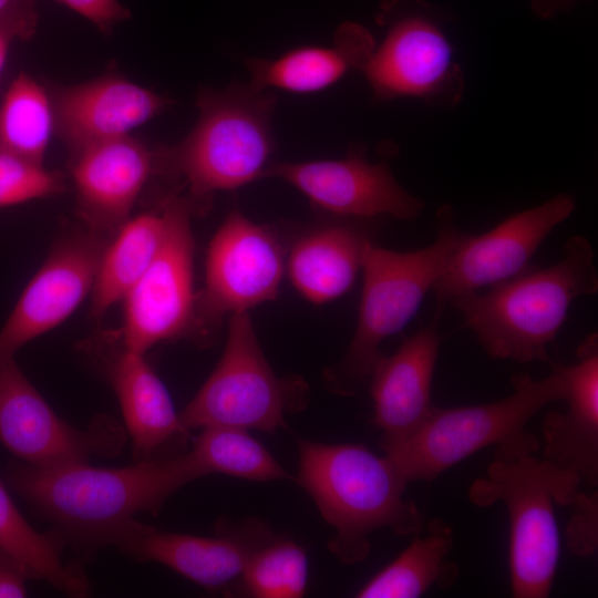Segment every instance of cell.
<instances>
[{
	"label": "cell",
	"instance_id": "cell-31",
	"mask_svg": "<svg viewBox=\"0 0 598 598\" xmlns=\"http://www.w3.org/2000/svg\"><path fill=\"white\" fill-rule=\"evenodd\" d=\"M575 513L566 527L570 551L578 556H590L597 548L598 504L597 493L586 495L579 492L571 504Z\"/></svg>",
	"mask_w": 598,
	"mask_h": 598
},
{
	"label": "cell",
	"instance_id": "cell-3",
	"mask_svg": "<svg viewBox=\"0 0 598 598\" xmlns=\"http://www.w3.org/2000/svg\"><path fill=\"white\" fill-rule=\"evenodd\" d=\"M597 291L594 248L586 237L574 235L554 265L529 268L486 292H470L448 305L491 358L548 363L547 346L558 334L573 301Z\"/></svg>",
	"mask_w": 598,
	"mask_h": 598
},
{
	"label": "cell",
	"instance_id": "cell-6",
	"mask_svg": "<svg viewBox=\"0 0 598 598\" xmlns=\"http://www.w3.org/2000/svg\"><path fill=\"white\" fill-rule=\"evenodd\" d=\"M511 395L484 404L433 406L409 439L383 448L408 483L433 481L451 466L487 446H497L495 460L532 455L538 440L527 422L544 406L565 398L563 379L551 372L537 380L527 373L512 378Z\"/></svg>",
	"mask_w": 598,
	"mask_h": 598
},
{
	"label": "cell",
	"instance_id": "cell-20",
	"mask_svg": "<svg viewBox=\"0 0 598 598\" xmlns=\"http://www.w3.org/2000/svg\"><path fill=\"white\" fill-rule=\"evenodd\" d=\"M564 382L565 411H549L543 424V458L576 477L580 484L598 483V342L591 333L577 349V362L550 360Z\"/></svg>",
	"mask_w": 598,
	"mask_h": 598
},
{
	"label": "cell",
	"instance_id": "cell-16",
	"mask_svg": "<svg viewBox=\"0 0 598 598\" xmlns=\"http://www.w3.org/2000/svg\"><path fill=\"white\" fill-rule=\"evenodd\" d=\"M274 535L258 520L220 525L204 537L161 530L134 520L115 543L123 554L162 564L210 592L228 589L252 554Z\"/></svg>",
	"mask_w": 598,
	"mask_h": 598
},
{
	"label": "cell",
	"instance_id": "cell-22",
	"mask_svg": "<svg viewBox=\"0 0 598 598\" xmlns=\"http://www.w3.org/2000/svg\"><path fill=\"white\" fill-rule=\"evenodd\" d=\"M145 355L121 346L104 359V373L120 403L135 462L168 456L165 451L183 444L188 434Z\"/></svg>",
	"mask_w": 598,
	"mask_h": 598
},
{
	"label": "cell",
	"instance_id": "cell-17",
	"mask_svg": "<svg viewBox=\"0 0 598 598\" xmlns=\"http://www.w3.org/2000/svg\"><path fill=\"white\" fill-rule=\"evenodd\" d=\"M443 309L436 306L432 321L406 338L393 354H381L369 374L372 421L382 434V448L409 439L434 406L431 390Z\"/></svg>",
	"mask_w": 598,
	"mask_h": 598
},
{
	"label": "cell",
	"instance_id": "cell-33",
	"mask_svg": "<svg viewBox=\"0 0 598 598\" xmlns=\"http://www.w3.org/2000/svg\"><path fill=\"white\" fill-rule=\"evenodd\" d=\"M30 577V571L19 559L0 548V598L25 597Z\"/></svg>",
	"mask_w": 598,
	"mask_h": 598
},
{
	"label": "cell",
	"instance_id": "cell-23",
	"mask_svg": "<svg viewBox=\"0 0 598 598\" xmlns=\"http://www.w3.org/2000/svg\"><path fill=\"white\" fill-rule=\"evenodd\" d=\"M374 47L368 29L344 22L330 47H299L274 59L248 58L245 64L249 83L258 90L313 93L333 85L353 69L362 70Z\"/></svg>",
	"mask_w": 598,
	"mask_h": 598
},
{
	"label": "cell",
	"instance_id": "cell-25",
	"mask_svg": "<svg viewBox=\"0 0 598 598\" xmlns=\"http://www.w3.org/2000/svg\"><path fill=\"white\" fill-rule=\"evenodd\" d=\"M453 529L439 518L430 520L424 532L389 565L357 592L359 598H416L434 585L450 587L457 567L446 557L453 548Z\"/></svg>",
	"mask_w": 598,
	"mask_h": 598
},
{
	"label": "cell",
	"instance_id": "cell-18",
	"mask_svg": "<svg viewBox=\"0 0 598 598\" xmlns=\"http://www.w3.org/2000/svg\"><path fill=\"white\" fill-rule=\"evenodd\" d=\"M73 154L76 206L86 229L102 236L116 231L130 218L155 154L131 135L91 143Z\"/></svg>",
	"mask_w": 598,
	"mask_h": 598
},
{
	"label": "cell",
	"instance_id": "cell-8",
	"mask_svg": "<svg viewBox=\"0 0 598 598\" xmlns=\"http://www.w3.org/2000/svg\"><path fill=\"white\" fill-rule=\"evenodd\" d=\"M308 402V384L279 377L257 340L249 312L234 313L223 355L208 379L179 413L189 430L236 426L274 432Z\"/></svg>",
	"mask_w": 598,
	"mask_h": 598
},
{
	"label": "cell",
	"instance_id": "cell-7",
	"mask_svg": "<svg viewBox=\"0 0 598 598\" xmlns=\"http://www.w3.org/2000/svg\"><path fill=\"white\" fill-rule=\"evenodd\" d=\"M579 481L544 458L532 455L495 460L486 476L473 482L476 506L503 502L509 517V570L516 598L549 596L559 560L554 504L571 505Z\"/></svg>",
	"mask_w": 598,
	"mask_h": 598
},
{
	"label": "cell",
	"instance_id": "cell-34",
	"mask_svg": "<svg viewBox=\"0 0 598 598\" xmlns=\"http://www.w3.org/2000/svg\"><path fill=\"white\" fill-rule=\"evenodd\" d=\"M34 0H0V25L16 37L29 35L35 24Z\"/></svg>",
	"mask_w": 598,
	"mask_h": 598
},
{
	"label": "cell",
	"instance_id": "cell-35",
	"mask_svg": "<svg viewBox=\"0 0 598 598\" xmlns=\"http://www.w3.org/2000/svg\"><path fill=\"white\" fill-rule=\"evenodd\" d=\"M577 0H533V10L543 18H550L560 10L567 9Z\"/></svg>",
	"mask_w": 598,
	"mask_h": 598
},
{
	"label": "cell",
	"instance_id": "cell-2",
	"mask_svg": "<svg viewBox=\"0 0 598 598\" xmlns=\"http://www.w3.org/2000/svg\"><path fill=\"white\" fill-rule=\"evenodd\" d=\"M299 471L296 481L313 499L334 535L330 551L342 563L364 560L369 535L390 528L398 535L423 529L416 505L404 498L409 484L394 462L363 444H326L297 439Z\"/></svg>",
	"mask_w": 598,
	"mask_h": 598
},
{
	"label": "cell",
	"instance_id": "cell-12",
	"mask_svg": "<svg viewBox=\"0 0 598 598\" xmlns=\"http://www.w3.org/2000/svg\"><path fill=\"white\" fill-rule=\"evenodd\" d=\"M127 441L125 427L99 416L85 429L60 417L14 358L0 362V442L17 461L32 466L89 462L118 455Z\"/></svg>",
	"mask_w": 598,
	"mask_h": 598
},
{
	"label": "cell",
	"instance_id": "cell-13",
	"mask_svg": "<svg viewBox=\"0 0 598 598\" xmlns=\"http://www.w3.org/2000/svg\"><path fill=\"white\" fill-rule=\"evenodd\" d=\"M569 194L516 213L480 235L464 233L436 280V306L445 308L460 296L492 287L528 270L529 262L548 235L575 210Z\"/></svg>",
	"mask_w": 598,
	"mask_h": 598
},
{
	"label": "cell",
	"instance_id": "cell-14",
	"mask_svg": "<svg viewBox=\"0 0 598 598\" xmlns=\"http://www.w3.org/2000/svg\"><path fill=\"white\" fill-rule=\"evenodd\" d=\"M264 178L290 184L316 209L334 217L412 220L425 208L399 184L385 161L371 163L361 148L340 159L275 162Z\"/></svg>",
	"mask_w": 598,
	"mask_h": 598
},
{
	"label": "cell",
	"instance_id": "cell-30",
	"mask_svg": "<svg viewBox=\"0 0 598 598\" xmlns=\"http://www.w3.org/2000/svg\"><path fill=\"white\" fill-rule=\"evenodd\" d=\"M60 176L38 163L0 147V208L61 192Z\"/></svg>",
	"mask_w": 598,
	"mask_h": 598
},
{
	"label": "cell",
	"instance_id": "cell-24",
	"mask_svg": "<svg viewBox=\"0 0 598 598\" xmlns=\"http://www.w3.org/2000/svg\"><path fill=\"white\" fill-rule=\"evenodd\" d=\"M106 243L91 291L90 313L102 318L123 301L154 259L165 233V214L141 213L125 220Z\"/></svg>",
	"mask_w": 598,
	"mask_h": 598
},
{
	"label": "cell",
	"instance_id": "cell-26",
	"mask_svg": "<svg viewBox=\"0 0 598 598\" xmlns=\"http://www.w3.org/2000/svg\"><path fill=\"white\" fill-rule=\"evenodd\" d=\"M64 547L56 533L33 528L0 483V548L19 559L32 577L69 596L84 597L90 592V582L80 567L64 563Z\"/></svg>",
	"mask_w": 598,
	"mask_h": 598
},
{
	"label": "cell",
	"instance_id": "cell-19",
	"mask_svg": "<svg viewBox=\"0 0 598 598\" xmlns=\"http://www.w3.org/2000/svg\"><path fill=\"white\" fill-rule=\"evenodd\" d=\"M55 131L76 151L130 135L165 111L172 100L117 75L100 76L55 91Z\"/></svg>",
	"mask_w": 598,
	"mask_h": 598
},
{
	"label": "cell",
	"instance_id": "cell-1",
	"mask_svg": "<svg viewBox=\"0 0 598 598\" xmlns=\"http://www.w3.org/2000/svg\"><path fill=\"white\" fill-rule=\"evenodd\" d=\"M204 476L190 452L122 467L14 461L6 472L8 485L83 555L114 546L138 514L156 515L173 494Z\"/></svg>",
	"mask_w": 598,
	"mask_h": 598
},
{
	"label": "cell",
	"instance_id": "cell-15",
	"mask_svg": "<svg viewBox=\"0 0 598 598\" xmlns=\"http://www.w3.org/2000/svg\"><path fill=\"white\" fill-rule=\"evenodd\" d=\"M105 245L104 236L86 229L52 249L0 329V362L61 324L91 295Z\"/></svg>",
	"mask_w": 598,
	"mask_h": 598
},
{
	"label": "cell",
	"instance_id": "cell-21",
	"mask_svg": "<svg viewBox=\"0 0 598 598\" xmlns=\"http://www.w3.org/2000/svg\"><path fill=\"white\" fill-rule=\"evenodd\" d=\"M333 217L303 233L287 260L289 278L308 301L322 305L346 295L362 269L374 243L379 219Z\"/></svg>",
	"mask_w": 598,
	"mask_h": 598
},
{
	"label": "cell",
	"instance_id": "cell-29",
	"mask_svg": "<svg viewBox=\"0 0 598 598\" xmlns=\"http://www.w3.org/2000/svg\"><path fill=\"white\" fill-rule=\"evenodd\" d=\"M309 560L292 539L271 537L248 560L240 581L256 598H300L307 591Z\"/></svg>",
	"mask_w": 598,
	"mask_h": 598
},
{
	"label": "cell",
	"instance_id": "cell-32",
	"mask_svg": "<svg viewBox=\"0 0 598 598\" xmlns=\"http://www.w3.org/2000/svg\"><path fill=\"white\" fill-rule=\"evenodd\" d=\"M55 1L90 21L103 33H110L116 24L131 17V11L118 0Z\"/></svg>",
	"mask_w": 598,
	"mask_h": 598
},
{
	"label": "cell",
	"instance_id": "cell-27",
	"mask_svg": "<svg viewBox=\"0 0 598 598\" xmlns=\"http://www.w3.org/2000/svg\"><path fill=\"white\" fill-rule=\"evenodd\" d=\"M54 131L52 97L30 74L19 73L0 102V147L43 163Z\"/></svg>",
	"mask_w": 598,
	"mask_h": 598
},
{
	"label": "cell",
	"instance_id": "cell-36",
	"mask_svg": "<svg viewBox=\"0 0 598 598\" xmlns=\"http://www.w3.org/2000/svg\"><path fill=\"white\" fill-rule=\"evenodd\" d=\"M16 35L6 27L0 25V73L2 72L9 52V45Z\"/></svg>",
	"mask_w": 598,
	"mask_h": 598
},
{
	"label": "cell",
	"instance_id": "cell-10",
	"mask_svg": "<svg viewBox=\"0 0 598 598\" xmlns=\"http://www.w3.org/2000/svg\"><path fill=\"white\" fill-rule=\"evenodd\" d=\"M283 272L285 255L276 234L239 209L230 210L207 248L205 285L197 293L190 337L208 344L224 318L275 300Z\"/></svg>",
	"mask_w": 598,
	"mask_h": 598
},
{
	"label": "cell",
	"instance_id": "cell-5",
	"mask_svg": "<svg viewBox=\"0 0 598 598\" xmlns=\"http://www.w3.org/2000/svg\"><path fill=\"white\" fill-rule=\"evenodd\" d=\"M436 228L435 239L414 251H395L374 243L367 248L354 334L342 360L323 374L331 392L349 396L359 390L382 354V342L412 320L433 289L464 236L448 205L439 208Z\"/></svg>",
	"mask_w": 598,
	"mask_h": 598
},
{
	"label": "cell",
	"instance_id": "cell-4",
	"mask_svg": "<svg viewBox=\"0 0 598 598\" xmlns=\"http://www.w3.org/2000/svg\"><path fill=\"white\" fill-rule=\"evenodd\" d=\"M197 105L199 116L188 135L159 153V163L184 179L194 206L262 179L276 148L271 92L231 83L203 89Z\"/></svg>",
	"mask_w": 598,
	"mask_h": 598
},
{
	"label": "cell",
	"instance_id": "cell-9",
	"mask_svg": "<svg viewBox=\"0 0 598 598\" xmlns=\"http://www.w3.org/2000/svg\"><path fill=\"white\" fill-rule=\"evenodd\" d=\"M378 23L384 37L362 68L374 97H415L453 107L463 96L465 79L433 9L417 0H386Z\"/></svg>",
	"mask_w": 598,
	"mask_h": 598
},
{
	"label": "cell",
	"instance_id": "cell-11",
	"mask_svg": "<svg viewBox=\"0 0 598 598\" xmlns=\"http://www.w3.org/2000/svg\"><path fill=\"white\" fill-rule=\"evenodd\" d=\"M165 233L142 277L124 298L122 347L146 354L154 346L192 334L197 293L194 291V237L188 197L162 203Z\"/></svg>",
	"mask_w": 598,
	"mask_h": 598
},
{
	"label": "cell",
	"instance_id": "cell-28",
	"mask_svg": "<svg viewBox=\"0 0 598 598\" xmlns=\"http://www.w3.org/2000/svg\"><path fill=\"white\" fill-rule=\"evenodd\" d=\"M190 453L205 476L220 473L260 482L291 478L246 429L224 425L203 427Z\"/></svg>",
	"mask_w": 598,
	"mask_h": 598
}]
</instances>
